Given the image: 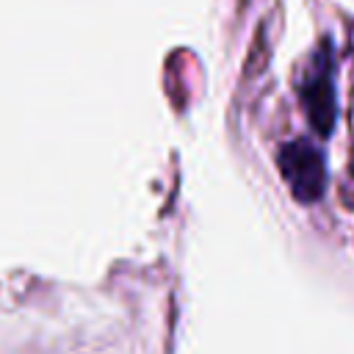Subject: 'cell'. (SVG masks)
Listing matches in <instances>:
<instances>
[{
	"label": "cell",
	"mask_w": 354,
	"mask_h": 354,
	"mask_svg": "<svg viewBox=\"0 0 354 354\" xmlns=\"http://www.w3.org/2000/svg\"><path fill=\"white\" fill-rule=\"evenodd\" d=\"M279 171L299 202H315L326 191V166L321 152L307 138H293L279 147Z\"/></svg>",
	"instance_id": "cell-1"
},
{
	"label": "cell",
	"mask_w": 354,
	"mask_h": 354,
	"mask_svg": "<svg viewBox=\"0 0 354 354\" xmlns=\"http://www.w3.org/2000/svg\"><path fill=\"white\" fill-rule=\"evenodd\" d=\"M299 97H301V105L307 111L310 124L321 136H329V130L335 124L337 102H335V83H332V58H329L326 47L318 53V61L313 64L310 75L301 80Z\"/></svg>",
	"instance_id": "cell-2"
}]
</instances>
